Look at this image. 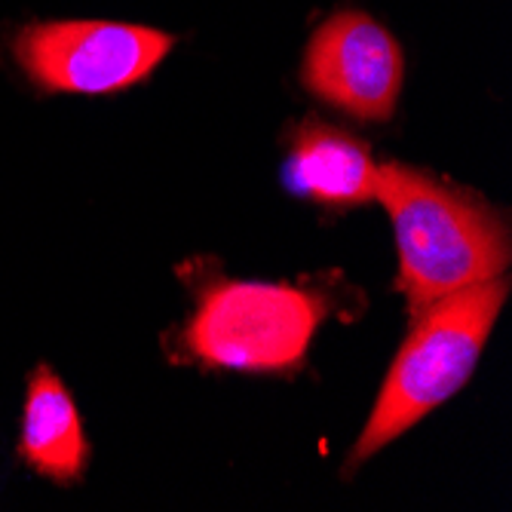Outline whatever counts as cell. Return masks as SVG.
<instances>
[{"instance_id":"obj_1","label":"cell","mask_w":512,"mask_h":512,"mask_svg":"<svg viewBox=\"0 0 512 512\" xmlns=\"http://www.w3.org/2000/svg\"><path fill=\"white\" fill-rule=\"evenodd\" d=\"M396 249V286L411 316L424 307L503 276L512 258L506 221L476 194L451 188L402 163L378 166V194Z\"/></svg>"},{"instance_id":"obj_2","label":"cell","mask_w":512,"mask_h":512,"mask_svg":"<svg viewBox=\"0 0 512 512\" xmlns=\"http://www.w3.org/2000/svg\"><path fill=\"white\" fill-rule=\"evenodd\" d=\"M506 298L509 279L494 276L414 313V329L387 371L368 424L350 451L347 473L396 442L470 381Z\"/></svg>"},{"instance_id":"obj_3","label":"cell","mask_w":512,"mask_h":512,"mask_svg":"<svg viewBox=\"0 0 512 512\" xmlns=\"http://www.w3.org/2000/svg\"><path fill=\"white\" fill-rule=\"evenodd\" d=\"M322 319L316 292L221 279L200 292L184 344L215 368L286 371L304 359Z\"/></svg>"},{"instance_id":"obj_4","label":"cell","mask_w":512,"mask_h":512,"mask_svg":"<svg viewBox=\"0 0 512 512\" xmlns=\"http://www.w3.org/2000/svg\"><path fill=\"white\" fill-rule=\"evenodd\" d=\"M175 46L172 34L123 22H40L19 31L22 71L50 92L105 96L142 83Z\"/></svg>"},{"instance_id":"obj_5","label":"cell","mask_w":512,"mask_h":512,"mask_svg":"<svg viewBox=\"0 0 512 512\" xmlns=\"http://www.w3.org/2000/svg\"><path fill=\"white\" fill-rule=\"evenodd\" d=\"M402 77L405 59L396 37L356 10L319 25L301 68L316 99L356 120H387L399 102Z\"/></svg>"},{"instance_id":"obj_6","label":"cell","mask_w":512,"mask_h":512,"mask_svg":"<svg viewBox=\"0 0 512 512\" xmlns=\"http://www.w3.org/2000/svg\"><path fill=\"white\" fill-rule=\"evenodd\" d=\"M289 184L332 209L362 206L378 194V163L353 135L322 123H307L295 135Z\"/></svg>"},{"instance_id":"obj_7","label":"cell","mask_w":512,"mask_h":512,"mask_svg":"<svg viewBox=\"0 0 512 512\" xmlns=\"http://www.w3.org/2000/svg\"><path fill=\"white\" fill-rule=\"evenodd\" d=\"M22 457L53 482H77L86 470L89 445L74 399L53 368L37 365L28 381L22 414Z\"/></svg>"}]
</instances>
